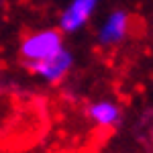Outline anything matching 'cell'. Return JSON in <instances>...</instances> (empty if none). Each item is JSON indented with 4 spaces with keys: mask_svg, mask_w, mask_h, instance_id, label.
Segmentation results:
<instances>
[{
    "mask_svg": "<svg viewBox=\"0 0 153 153\" xmlns=\"http://www.w3.org/2000/svg\"><path fill=\"white\" fill-rule=\"evenodd\" d=\"M86 117L96 129H112V127H117L120 123L123 110L114 100L102 98V100H94L92 104H88Z\"/></svg>",
    "mask_w": 153,
    "mask_h": 153,
    "instance_id": "5",
    "label": "cell"
},
{
    "mask_svg": "<svg viewBox=\"0 0 153 153\" xmlns=\"http://www.w3.org/2000/svg\"><path fill=\"white\" fill-rule=\"evenodd\" d=\"M102 0H71L59 14V31L63 35L80 33L86 25L92 21Z\"/></svg>",
    "mask_w": 153,
    "mask_h": 153,
    "instance_id": "3",
    "label": "cell"
},
{
    "mask_svg": "<svg viewBox=\"0 0 153 153\" xmlns=\"http://www.w3.org/2000/svg\"><path fill=\"white\" fill-rule=\"evenodd\" d=\"M63 47H65L63 33L59 29L47 27V29H37L33 33L25 35L19 45V55L27 65H33V63H39L43 59L55 55Z\"/></svg>",
    "mask_w": 153,
    "mask_h": 153,
    "instance_id": "1",
    "label": "cell"
},
{
    "mask_svg": "<svg viewBox=\"0 0 153 153\" xmlns=\"http://www.w3.org/2000/svg\"><path fill=\"white\" fill-rule=\"evenodd\" d=\"M29 68H31V71L35 74L39 80H43L45 84L55 86V84L63 82L70 76L71 68H74V53L68 47H63V49H59L55 55L43 59L39 63H33Z\"/></svg>",
    "mask_w": 153,
    "mask_h": 153,
    "instance_id": "4",
    "label": "cell"
},
{
    "mask_svg": "<svg viewBox=\"0 0 153 153\" xmlns=\"http://www.w3.org/2000/svg\"><path fill=\"white\" fill-rule=\"evenodd\" d=\"M131 25H133V19L127 10H123V8L110 10L102 19V23L98 25V31H96L98 45H102L106 49L120 45L131 35Z\"/></svg>",
    "mask_w": 153,
    "mask_h": 153,
    "instance_id": "2",
    "label": "cell"
}]
</instances>
